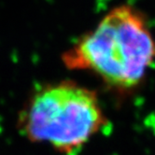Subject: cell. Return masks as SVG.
I'll list each match as a JSON object with an SVG mask.
<instances>
[{"mask_svg":"<svg viewBox=\"0 0 155 155\" xmlns=\"http://www.w3.org/2000/svg\"><path fill=\"white\" fill-rule=\"evenodd\" d=\"M62 61L69 70L91 72L114 90L130 93L155 63V38L141 10L121 4L64 52Z\"/></svg>","mask_w":155,"mask_h":155,"instance_id":"1","label":"cell"},{"mask_svg":"<svg viewBox=\"0 0 155 155\" xmlns=\"http://www.w3.org/2000/svg\"><path fill=\"white\" fill-rule=\"evenodd\" d=\"M97 94L71 81L39 86L25 102L18 129L32 142L76 154L107 125Z\"/></svg>","mask_w":155,"mask_h":155,"instance_id":"2","label":"cell"}]
</instances>
